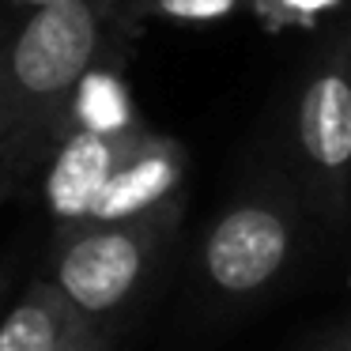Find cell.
<instances>
[{
  "label": "cell",
  "instance_id": "4",
  "mask_svg": "<svg viewBox=\"0 0 351 351\" xmlns=\"http://www.w3.org/2000/svg\"><path fill=\"white\" fill-rule=\"evenodd\" d=\"M298 155L313 200L332 223L351 215V42H340L306 76L298 95Z\"/></svg>",
  "mask_w": 351,
  "mask_h": 351
},
{
  "label": "cell",
  "instance_id": "7",
  "mask_svg": "<svg viewBox=\"0 0 351 351\" xmlns=\"http://www.w3.org/2000/svg\"><path fill=\"white\" fill-rule=\"evenodd\" d=\"M57 140H61V129H23L0 140V204L12 200L23 189V182H31L46 167Z\"/></svg>",
  "mask_w": 351,
  "mask_h": 351
},
{
  "label": "cell",
  "instance_id": "6",
  "mask_svg": "<svg viewBox=\"0 0 351 351\" xmlns=\"http://www.w3.org/2000/svg\"><path fill=\"white\" fill-rule=\"evenodd\" d=\"M0 351H102L99 321L53 280H34L0 321Z\"/></svg>",
  "mask_w": 351,
  "mask_h": 351
},
{
  "label": "cell",
  "instance_id": "5",
  "mask_svg": "<svg viewBox=\"0 0 351 351\" xmlns=\"http://www.w3.org/2000/svg\"><path fill=\"white\" fill-rule=\"evenodd\" d=\"M291 253V219L265 200L234 204L204 238L208 280L227 295H253L283 272Z\"/></svg>",
  "mask_w": 351,
  "mask_h": 351
},
{
  "label": "cell",
  "instance_id": "9",
  "mask_svg": "<svg viewBox=\"0 0 351 351\" xmlns=\"http://www.w3.org/2000/svg\"><path fill=\"white\" fill-rule=\"evenodd\" d=\"M23 4H46V0H23Z\"/></svg>",
  "mask_w": 351,
  "mask_h": 351
},
{
  "label": "cell",
  "instance_id": "8",
  "mask_svg": "<svg viewBox=\"0 0 351 351\" xmlns=\"http://www.w3.org/2000/svg\"><path fill=\"white\" fill-rule=\"evenodd\" d=\"M336 351H351V340H348V343H343V348H336Z\"/></svg>",
  "mask_w": 351,
  "mask_h": 351
},
{
  "label": "cell",
  "instance_id": "3",
  "mask_svg": "<svg viewBox=\"0 0 351 351\" xmlns=\"http://www.w3.org/2000/svg\"><path fill=\"white\" fill-rule=\"evenodd\" d=\"M178 223V197L140 208L121 219H102L61 234L49 280L87 313L106 317L144 283Z\"/></svg>",
  "mask_w": 351,
  "mask_h": 351
},
{
  "label": "cell",
  "instance_id": "10",
  "mask_svg": "<svg viewBox=\"0 0 351 351\" xmlns=\"http://www.w3.org/2000/svg\"><path fill=\"white\" fill-rule=\"evenodd\" d=\"M0 295H4V276H0Z\"/></svg>",
  "mask_w": 351,
  "mask_h": 351
},
{
  "label": "cell",
  "instance_id": "1",
  "mask_svg": "<svg viewBox=\"0 0 351 351\" xmlns=\"http://www.w3.org/2000/svg\"><path fill=\"white\" fill-rule=\"evenodd\" d=\"M46 162V197L61 234L162 204L182 178V147L140 125L76 129L57 140Z\"/></svg>",
  "mask_w": 351,
  "mask_h": 351
},
{
  "label": "cell",
  "instance_id": "2",
  "mask_svg": "<svg viewBox=\"0 0 351 351\" xmlns=\"http://www.w3.org/2000/svg\"><path fill=\"white\" fill-rule=\"evenodd\" d=\"M102 23V0H46L0 34V140L23 129H61L99 57Z\"/></svg>",
  "mask_w": 351,
  "mask_h": 351
}]
</instances>
